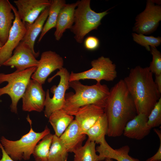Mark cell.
<instances>
[{
  "mask_svg": "<svg viewBox=\"0 0 161 161\" xmlns=\"http://www.w3.org/2000/svg\"><path fill=\"white\" fill-rule=\"evenodd\" d=\"M46 95L42 85L35 80L30 79L21 98L22 110L42 112L44 107Z\"/></svg>",
  "mask_w": 161,
  "mask_h": 161,
  "instance_id": "7c38bea8",
  "label": "cell"
},
{
  "mask_svg": "<svg viewBox=\"0 0 161 161\" xmlns=\"http://www.w3.org/2000/svg\"><path fill=\"white\" fill-rule=\"evenodd\" d=\"M148 117L143 114H137L126 124L123 134L128 138L140 140L148 135L151 129L147 124Z\"/></svg>",
  "mask_w": 161,
  "mask_h": 161,
  "instance_id": "ac0fdd59",
  "label": "cell"
},
{
  "mask_svg": "<svg viewBox=\"0 0 161 161\" xmlns=\"http://www.w3.org/2000/svg\"><path fill=\"white\" fill-rule=\"evenodd\" d=\"M64 161H67V160H65Z\"/></svg>",
  "mask_w": 161,
  "mask_h": 161,
  "instance_id": "74e56055",
  "label": "cell"
},
{
  "mask_svg": "<svg viewBox=\"0 0 161 161\" xmlns=\"http://www.w3.org/2000/svg\"><path fill=\"white\" fill-rule=\"evenodd\" d=\"M80 1L71 4H66L59 13L54 33L55 38L58 41L66 30L71 28L74 21L75 9Z\"/></svg>",
  "mask_w": 161,
  "mask_h": 161,
  "instance_id": "d6986e66",
  "label": "cell"
},
{
  "mask_svg": "<svg viewBox=\"0 0 161 161\" xmlns=\"http://www.w3.org/2000/svg\"><path fill=\"white\" fill-rule=\"evenodd\" d=\"M50 1V5L49 7L48 16L38 40L39 42L48 31L52 28L55 27L59 12L66 4L64 0Z\"/></svg>",
  "mask_w": 161,
  "mask_h": 161,
  "instance_id": "603a6c76",
  "label": "cell"
},
{
  "mask_svg": "<svg viewBox=\"0 0 161 161\" xmlns=\"http://www.w3.org/2000/svg\"><path fill=\"white\" fill-rule=\"evenodd\" d=\"M104 113L103 108L94 104H89L80 108L74 116L81 132L85 134Z\"/></svg>",
  "mask_w": 161,
  "mask_h": 161,
  "instance_id": "9a60e30c",
  "label": "cell"
},
{
  "mask_svg": "<svg viewBox=\"0 0 161 161\" xmlns=\"http://www.w3.org/2000/svg\"><path fill=\"white\" fill-rule=\"evenodd\" d=\"M13 2L20 19L24 23L29 24L33 23L50 5L49 0H16Z\"/></svg>",
  "mask_w": 161,
  "mask_h": 161,
  "instance_id": "4fadbf2b",
  "label": "cell"
},
{
  "mask_svg": "<svg viewBox=\"0 0 161 161\" xmlns=\"http://www.w3.org/2000/svg\"><path fill=\"white\" fill-rule=\"evenodd\" d=\"M100 44L99 41L97 37L94 36H89L84 41L85 47L89 50H94L97 49Z\"/></svg>",
  "mask_w": 161,
  "mask_h": 161,
  "instance_id": "4dcf8cb0",
  "label": "cell"
},
{
  "mask_svg": "<svg viewBox=\"0 0 161 161\" xmlns=\"http://www.w3.org/2000/svg\"><path fill=\"white\" fill-rule=\"evenodd\" d=\"M3 45L2 44L0 41V49L1 48V47L3 46Z\"/></svg>",
  "mask_w": 161,
  "mask_h": 161,
  "instance_id": "d590c367",
  "label": "cell"
},
{
  "mask_svg": "<svg viewBox=\"0 0 161 161\" xmlns=\"http://www.w3.org/2000/svg\"><path fill=\"white\" fill-rule=\"evenodd\" d=\"M108 130L107 120L104 113L86 131L85 134L88 136V139L90 140L96 144H99L105 138Z\"/></svg>",
  "mask_w": 161,
  "mask_h": 161,
  "instance_id": "cb8c5ba5",
  "label": "cell"
},
{
  "mask_svg": "<svg viewBox=\"0 0 161 161\" xmlns=\"http://www.w3.org/2000/svg\"><path fill=\"white\" fill-rule=\"evenodd\" d=\"M12 4L8 0H0V41L3 45L8 39L15 18Z\"/></svg>",
  "mask_w": 161,
  "mask_h": 161,
  "instance_id": "44dd1931",
  "label": "cell"
},
{
  "mask_svg": "<svg viewBox=\"0 0 161 161\" xmlns=\"http://www.w3.org/2000/svg\"><path fill=\"white\" fill-rule=\"evenodd\" d=\"M104 110L108 124L107 135L111 137L121 136L127 123L137 114L123 79L110 90Z\"/></svg>",
  "mask_w": 161,
  "mask_h": 161,
  "instance_id": "6da1fadb",
  "label": "cell"
},
{
  "mask_svg": "<svg viewBox=\"0 0 161 161\" xmlns=\"http://www.w3.org/2000/svg\"><path fill=\"white\" fill-rule=\"evenodd\" d=\"M13 55L3 64V66L15 67L16 72L24 71L27 69L37 66V60L31 50L21 41L14 49Z\"/></svg>",
  "mask_w": 161,
  "mask_h": 161,
  "instance_id": "5bb4252c",
  "label": "cell"
},
{
  "mask_svg": "<svg viewBox=\"0 0 161 161\" xmlns=\"http://www.w3.org/2000/svg\"><path fill=\"white\" fill-rule=\"evenodd\" d=\"M91 64L92 68L89 70L78 73L72 72L69 82L91 79L100 83L103 80L112 81L117 77L116 65L109 58L101 56L92 61Z\"/></svg>",
  "mask_w": 161,
  "mask_h": 161,
  "instance_id": "52a82bcc",
  "label": "cell"
},
{
  "mask_svg": "<svg viewBox=\"0 0 161 161\" xmlns=\"http://www.w3.org/2000/svg\"><path fill=\"white\" fill-rule=\"evenodd\" d=\"M68 153L59 137L53 134L47 161H64Z\"/></svg>",
  "mask_w": 161,
  "mask_h": 161,
  "instance_id": "484cf974",
  "label": "cell"
},
{
  "mask_svg": "<svg viewBox=\"0 0 161 161\" xmlns=\"http://www.w3.org/2000/svg\"><path fill=\"white\" fill-rule=\"evenodd\" d=\"M161 161V160H157V161Z\"/></svg>",
  "mask_w": 161,
  "mask_h": 161,
  "instance_id": "8d00e7d4",
  "label": "cell"
},
{
  "mask_svg": "<svg viewBox=\"0 0 161 161\" xmlns=\"http://www.w3.org/2000/svg\"><path fill=\"white\" fill-rule=\"evenodd\" d=\"M133 40L141 46L144 47L148 51H150L151 47H156L159 46L161 42V37L147 36L141 34H132Z\"/></svg>",
  "mask_w": 161,
  "mask_h": 161,
  "instance_id": "83f0119b",
  "label": "cell"
},
{
  "mask_svg": "<svg viewBox=\"0 0 161 161\" xmlns=\"http://www.w3.org/2000/svg\"><path fill=\"white\" fill-rule=\"evenodd\" d=\"M155 79L154 80L157 88L160 93H161V74L155 75Z\"/></svg>",
  "mask_w": 161,
  "mask_h": 161,
  "instance_id": "836d02e7",
  "label": "cell"
},
{
  "mask_svg": "<svg viewBox=\"0 0 161 161\" xmlns=\"http://www.w3.org/2000/svg\"><path fill=\"white\" fill-rule=\"evenodd\" d=\"M96 143L88 139L83 145L75 150L73 161H100L96 154Z\"/></svg>",
  "mask_w": 161,
  "mask_h": 161,
  "instance_id": "d4e9b609",
  "label": "cell"
},
{
  "mask_svg": "<svg viewBox=\"0 0 161 161\" xmlns=\"http://www.w3.org/2000/svg\"><path fill=\"white\" fill-rule=\"evenodd\" d=\"M49 7L41 12L33 23H24L26 31L21 41L31 50L36 58L38 56L39 53V52H35L34 50L35 43L37 37L41 32L45 22L48 17Z\"/></svg>",
  "mask_w": 161,
  "mask_h": 161,
  "instance_id": "2e32d148",
  "label": "cell"
},
{
  "mask_svg": "<svg viewBox=\"0 0 161 161\" xmlns=\"http://www.w3.org/2000/svg\"><path fill=\"white\" fill-rule=\"evenodd\" d=\"M69 86L74 90L75 93L65 94V103L63 109L67 114L74 116L80 108L89 104L104 108L110 92L106 85L97 82L88 86L82 84L79 80H74L69 82Z\"/></svg>",
  "mask_w": 161,
  "mask_h": 161,
  "instance_id": "3957f363",
  "label": "cell"
},
{
  "mask_svg": "<svg viewBox=\"0 0 161 161\" xmlns=\"http://www.w3.org/2000/svg\"><path fill=\"white\" fill-rule=\"evenodd\" d=\"M99 145L96 148V152L98 153L100 161L106 158L115 160L117 161H140L129 155L130 148L125 145L118 148L114 149L107 142L105 138L99 144Z\"/></svg>",
  "mask_w": 161,
  "mask_h": 161,
  "instance_id": "e0dca14e",
  "label": "cell"
},
{
  "mask_svg": "<svg viewBox=\"0 0 161 161\" xmlns=\"http://www.w3.org/2000/svg\"><path fill=\"white\" fill-rule=\"evenodd\" d=\"M15 18L8 39L0 49V66L12 56L13 51L23 38L26 31L25 24L20 19L17 10L12 4Z\"/></svg>",
  "mask_w": 161,
  "mask_h": 161,
  "instance_id": "9c48e42d",
  "label": "cell"
},
{
  "mask_svg": "<svg viewBox=\"0 0 161 161\" xmlns=\"http://www.w3.org/2000/svg\"><path fill=\"white\" fill-rule=\"evenodd\" d=\"M161 20V7L148 0L145 10L136 18L134 30L137 34L150 33L155 30Z\"/></svg>",
  "mask_w": 161,
  "mask_h": 161,
  "instance_id": "8fae6325",
  "label": "cell"
},
{
  "mask_svg": "<svg viewBox=\"0 0 161 161\" xmlns=\"http://www.w3.org/2000/svg\"><path fill=\"white\" fill-rule=\"evenodd\" d=\"M37 66H34L20 72L15 71L9 74L0 73V84L7 82L5 86L0 88V97L6 94L10 97L12 103L10 106L12 112L17 113V105L21 98Z\"/></svg>",
  "mask_w": 161,
  "mask_h": 161,
  "instance_id": "8992f818",
  "label": "cell"
},
{
  "mask_svg": "<svg viewBox=\"0 0 161 161\" xmlns=\"http://www.w3.org/2000/svg\"><path fill=\"white\" fill-rule=\"evenodd\" d=\"M154 132L158 136L160 140V144L157 151L152 157L148 159L146 161H156L161 160V130L154 129Z\"/></svg>",
  "mask_w": 161,
  "mask_h": 161,
  "instance_id": "1f68e13d",
  "label": "cell"
},
{
  "mask_svg": "<svg viewBox=\"0 0 161 161\" xmlns=\"http://www.w3.org/2000/svg\"><path fill=\"white\" fill-rule=\"evenodd\" d=\"M86 135L82 133L75 120L68 126L59 137L68 152H73L82 145Z\"/></svg>",
  "mask_w": 161,
  "mask_h": 161,
  "instance_id": "ffe728a7",
  "label": "cell"
},
{
  "mask_svg": "<svg viewBox=\"0 0 161 161\" xmlns=\"http://www.w3.org/2000/svg\"><path fill=\"white\" fill-rule=\"evenodd\" d=\"M26 119L30 125V130L20 139L11 140L3 136L0 138L1 143L4 151L15 161L29 160L35 145L44 137L50 133V130L47 126L41 132L35 131L32 128V121L29 115Z\"/></svg>",
  "mask_w": 161,
  "mask_h": 161,
  "instance_id": "277c9868",
  "label": "cell"
},
{
  "mask_svg": "<svg viewBox=\"0 0 161 161\" xmlns=\"http://www.w3.org/2000/svg\"><path fill=\"white\" fill-rule=\"evenodd\" d=\"M53 135H46L35 145L32 154L35 161H47Z\"/></svg>",
  "mask_w": 161,
  "mask_h": 161,
  "instance_id": "4316f807",
  "label": "cell"
},
{
  "mask_svg": "<svg viewBox=\"0 0 161 161\" xmlns=\"http://www.w3.org/2000/svg\"><path fill=\"white\" fill-rule=\"evenodd\" d=\"M38 64L31 78L42 85L47 77L53 72L63 67L64 61L63 58L55 52L46 51L41 54Z\"/></svg>",
  "mask_w": 161,
  "mask_h": 161,
  "instance_id": "30bf717a",
  "label": "cell"
},
{
  "mask_svg": "<svg viewBox=\"0 0 161 161\" xmlns=\"http://www.w3.org/2000/svg\"><path fill=\"white\" fill-rule=\"evenodd\" d=\"M134 101L137 114L148 117L161 97L148 67L137 66L123 79Z\"/></svg>",
  "mask_w": 161,
  "mask_h": 161,
  "instance_id": "7a4b0ae2",
  "label": "cell"
},
{
  "mask_svg": "<svg viewBox=\"0 0 161 161\" xmlns=\"http://www.w3.org/2000/svg\"><path fill=\"white\" fill-rule=\"evenodd\" d=\"M0 148L1 149L2 153V157L0 159V161H15L6 152L1 143H0Z\"/></svg>",
  "mask_w": 161,
  "mask_h": 161,
  "instance_id": "d6a6232c",
  "label": "cell"
},
{
  "mask_svg": "<svg viewBox=\"0 0 161 161\" xmlns=\"http://www.w3.org/2000/svg\"><path fill=\"white\" fill-rule=\"evenodd\" d=\"M107 11L96 13L90 7V0L80 1L75 12L73 24L70 30L76 42L82 43L85 36L91 31L97 30Z\"/></svg>",
  "mask_w": 161,
  "mask_h": 161,
  "instance_id": "5b68a950",
  "label": "cell"
},
{
  "mask_svg": "<svg viewBox=\"0 0 161 161\" xmlns=\"http://www.w3.org/2000/svg\"><path fill=\"white\" fill-rule=\"evenodd\" d=\"M73 116L67 114L62 109L53 112L49 117V121L55 134L60 137L74 120Z\"/></svg>",
  "mask_w": 161,
  "mask_h": 161,
  "instance_id": "7402d4cb",
  "label": "cell"
},
{
  "mask_svg": "<svg viewBox=\"0 0 161 161\" xmlns=\"http://www.w3.org/2000/svg\"><path fill=\"white\" fill-rule=\"evenodd\" d=\"M147 124L151 129L161 124V97L148 117Z\"/></svg>",
  "mask_w": 161,
  "mask_h": 161,
  "instance_id": "f1b7e54d",
  "label": "cell"
},
{
  "mask_svg": "<svg viewBox=\"0 0 161 161\" xmlns=\"http://www.w3.org/2000/svg\"><path fill=\"white\" fill-rule=\"evenodd\" d=\"M70 74L67 69L63 67L48 79V81L50 83L56 76H58L60 77L58 86L54 85L50 89L51 92L53 94V97H50L48 89L46 92L44 114L47 118H48L54 111L63 109L65 103V92L70 87Z\"/></svg>",
  "mask_w": 161,
  "mask_h": 161,
  "instance_id": "ba28073f",
  "label": "cell"
},
{
  "mask_svg": "<svg viewBox=\"0 0 161 161\" xmlns=\"http://www.w3.org/2000/svg\"><path fill=\"white\" fill-rule=\"evenodd\" d=\"M104 160L105 161H114L113 160L109 158H106Z\"/></svg>",
  "mask_w": 161,
  "mask_h": 161,
  "instance_id": "e575fe53",
  "label": "cell"
},
{
  "mask_svg": "<svg viewBox=\"0 0 161 161\" xmlns=\"http://www.w3.org/2000/svg\"><path fill=\"white\" fill-rule=\"evenodd\" d=\"M152 60L148 67L151 72L155 75L161 74V54L156 47H151Z\"/></svg>",
  "mask_w": 161,
  "mask_h": 161,
  "instance_id": "f546056e",
  "label": "cell"
}]
</instances>
